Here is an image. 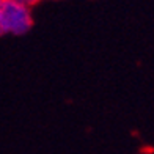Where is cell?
<instances>
[{
    "instance_id": "cell-1",
    "label": "cell",
    "mask_w": 154,
    "mask_h": 154,
    "mask_svg": "<svg viewBox=\"0 0 154 154\" xmlns=\"http://www.w3.org/2000/svg\"><path fill=\"white\" fill-rule=\"evenodd\" d=\"M33 17L30 5L22 0H3L0 6V32L24 35L32 29Z\"/></svg>"
},
{
    "instance_id": "cell-2",
    "label": "cell",
    "mask_w": 154,
    "mask_h": 154,
    "mask_svg": "<svg viewBox=\"0 0 154 154\" xmlns=\"http://www.w3.org/2000/svg\"><path fill=\"white\" fill-rule=\"evenodd\" d=\"M2 2H3V0H0V6H2Z\"/></svg>"
},
{
    "instance_id": "cell-3",
    "label": "cell",
    "mask_w": 154,
    "mask_h": 154,
    "mask_svg": "<svg viewBox=\"0 0 154 154\" xmlns=\"http://www.w3.org/2000/svg\"><path fill=\"white\" fill-rule=\"evenodd\" d=\"M0 35H2V32H0Z\"/></svg>"
}]
</instances>
